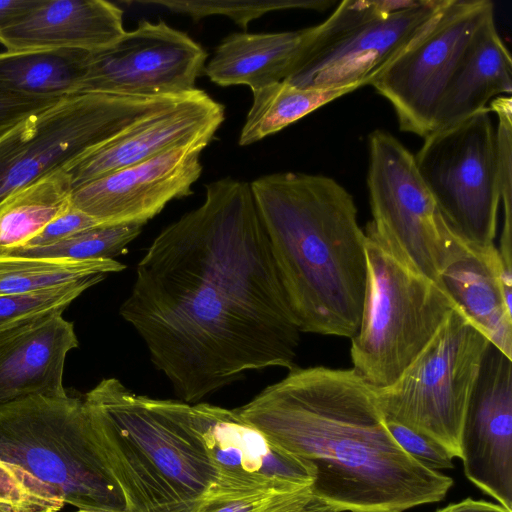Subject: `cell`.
I'll list each match as a JSON object with an SVG mask.
<instances>
[{"instance_id": "cell-7", "label": "cell", "mask_w": 512, "mask_h": 512, "mask_svg": "<svg viewBox=\"0 0 512 512\" xmlns=\"http://www.w3.org/2000/svg\"><path fill=\"white\" fill-rule=\"evenodd\" d=\"M184 96L76 93L31 115L0 136V204L23 187L68 171L140 119Z\"/></svg>"}, {"instance_id": "cell-32", "label": "cell", "mask_w": 512, "mask_h": 512, "mask_svg": "<svg viewBox=\"0 0 512 512\" xmlns=\"http://www.w3.org/2000/svg\"><path fill=\"white\" fill-rule=\"evenodd\" d=\"M385 422L398 445L425 468L439 471L454 467L453 455L441 444L398 422L387 419Z\"/></svg>"}, {"instance_id": "cell-25", "label": "cell", "mask_w": 512, "mask_h": 512, "mask_svg": "<svg viewBox=\"0 0 512 512\" xmlns=\"http://www.w3.org/2000/svg\"><path fill=\"white\" fill-rule=\"evenodd\" d=\"M356 89L299 88L281 81L252 90V105L238 143L240 146L253 144Z\"/></svg>"}, {"instance_id": "cell-34", "label": "cell", "mask_w": 512, "mask_h": 512, "mask_svg": "<svg viewBox=\"0 0 512 512\" xmlns=\"http://www.w3.org/2000/svg\"><path fill=\"white\" fill-rule=\"evenodd\" d=\"M99 225L103 224L71 205L67 211L50 222L37 236L22 248L49 246L83 230Z\"/></svg>"}, {"instance_id": "cell-22", "label": "cell", "mask_w": 512, "mask_h": 512, "mask_svg": "<svg viewBox=\"0 0 512 512\" xmlns=\"http://www.w3.org/2000/svg\"><path fill=\"white\" fill-rule=\"evenodd\" d=\"M315 32L316 25L296 31L233 33L217 46L204 72L217 85H246L251 91L281 82L293 72Z\"/></svg>"}, {"instance_id": "cell-28", "label": "cell", "mask_w": 512, "mask_h": 512, "mask_svg": "<svg viewBox=\"0 0 512 512\" xmlns=\"http://www.w3.org/2000/svg\"><path fill=\"white\" fill-rule=\"evenodd\" d=\"M105 278L96 276L44 290L0 296V336L45 317L63 314L84 291Z\"/></svg>"}, {"instance_id": "cell-23", "label": "cell", "mask_w": 512, "mask_h": 512, "mask_svg": "<svg viewBox=\"0 0 512 512\" xmlns=\"http://www.w3.org/2000/svg\"><path fill=\"white\" fill-rule=\"evenodd\" d=\"M91 52L41 50L0 52V89L39 97L76 94Z\"/></svg>"}, {"instance_id": "cell-9", "label": "cell", "mask_w": 512, "mask_h": 512, "mask_svg": "<svg viewBox=\"0 0 512 512\" xmlns=\"http://www.w3.org/2000/svg\"><path fill=\"white\" fill-rule=\"evenodd\" d=\"M445 0H344L284 82L299 88L368 85L440 10Z\"/></svg>"}, {"instance_id": "cell-21", "label": "cell", "mask_w": 512, "mask_h": 512, "mask_svg": "<svg viewBox=\"0 0 512 512\" xmlns=\"http://www.w3.org/2000/svg\"><path fill=\"white\" fill-rule=\"evenodd\" d=\"M512 92V59L500 37L494 15L479 28L440 98L433 130L453 125Z\"/></svg>"}, {"instance_id": "cell-24", "label": "cell", "mask_w": 512, "mask_h": 512, "mask_svg": "<svg viewBox=\"0 0 512 512\" xmlns=\"http://www.w3.org/2000/svg\"><path fill=\"white\" fill-rule=\"evenodd\" d=\"M67 171L46 176L10 195L0 204V255L24 247L50 222L71 207Z\"/></svg>"}, {"instance_id": "cell-15", "label": "cell", "mask_w": 512, "mask_h": 512, "mask_svg": "<svg viewBox=\"0 0 512 512\" xmlns=\"http://www.w3.org/2000/svg\"><path fill=\"white\" fill-rule=\"evenodd\" d=\"M465 476L512 512V359L490 345L459 439Z\"/></svg>"}, {"instance_id": "cell-19", "label": "cell", "mask_w": 512, "mask_h": 512, "mask_svg": "<svg viewBox=\"0 0 512 512\" xmlns=\"http://www.w3.org/2000/svg\"><path fill=\"white\" fill-rule=\"evenodd\" d=\"M126 30L123 10L105 0H43L16 23L0 30L9 51H98Z\"/></svg>"}, {"instance_id": "cell-27", "label": "cell", "mask_w": 512, "mask_h": 512, "mask_svg": "<svg viewBox=\"0 0 512 512\" xmlns=\"http://www.w3.org/2000/svg\"><path fill=\"white\" fill-rule=\"evenodd\" d=\"M142 224L99 225L49 246L19 248L0 256H22L69 260H105L123 253L142 231Z\"/></svg>"}, {"instance_id": "cell-38", "label": "cell", "mask_w": 512, "mask_h": 512, "mask_svg": "<svg viewBox=\"0 0 512 512\" xmlns=\"http://www.w3.org/2000/svg\"><path fill=\"white\" fill-rule=\"evenodd\" d=\"M436 512H511L500 504L485 500L466 498L460 502L452 503Z\"/></svg>"}, {"instance_id": "cell-5", "label": "cell", "mask_w": 512, "mask_h": 512, "mask_svg": "<svg viewBox=\"0 0 512 512\" xmlns=\"http://www.w3.org/2000/svg\"><path fill=\"white\" fill-rule=\"evenodd\" d=\"M0 459L58 488L79 510L125 512L84 398L32 395L1 404Z\"/></svg>"}, {"instance_id": "cell-14", "label": "cell", "mask_w": 512, "mask_h": 512, "mask_svg": "<svg viewBox=\"0 0 512 512\" xmlns=\"http://www.w3.org/2000/svg\"><path fill=\"white\" fill-rule=\"evenodd\" d=\"M193 425L216 473L213 491L275 494L310 487L315 470L274 444L235 409L191 404Z\"/></svg>"}, {"instance_id": "cell-8", "label": "cell", "mask_w": 512, "mask_h": 512, "mask_svg": "<svg viewBox=\"0 0 512 512\" xmlns=\"http://www.w3.org/2000/svg\"><path fill=\"white\" fill-rule=\"evenodd\" d=\"M490 342L455 308L391 385L374 388L387 420L398 422L460 457V432Z\"/></svg>"}, {"instance_id": "cell-17", "label": "cell", "mask_w": 512, "mask_h": 512, "mask_svg": "<svg viewBox=\"0 0 512 512\" xmlns=\"http://www.w3.org/2000/svg\"><path fill=\"white\" fill-rule=\"evenodd\" d=\"M225 118L224 106L196 89L140 119L67 171L73 190L171 149L207 146Z\"/></svg>"}, {"instance_id": "cell-33", "label": "cell", "mask_w": 512, "mask_h": 512, "mask_svg": "<svg viewBox=\"0 0 512 512\" xmlns=\"http://www.w3.org/2000/svg\"><path fill=\"white\" fill-rule=\"evenodd\" d=\"M63 97H39L0 89V136Z\"/></svg>"}, {"instance_id": "cell-30", "label": "cell", "mask_w": 512, "mask_h": 512, "mask_svg": "<svg viewBox=\"0 0 512 512\" xmlns=\"http://www.w3.org/2000/svg\"><path fill=\"white\" fill-rule=\"evenodd\" d=\"M141 4H154L167 9L188 14L194 20L211 14H220L231 18L240 27L246 29L248 23L264 13L281 9H311L323 11L335 2L331 0H268V1H136Z\"/></svg>"}, {"instance_id": "cell-3", "label": "cell", "mask_w": 512, "mask_h": 512, "mask_svg": "<svg viewBox=\"0 0 512 512\" xmlns=\"http://www.w3.org/2000/svg\"><path fill=\"white\" fill-rule=\"evenodd\" d=\"M301 332L352 338L366 288V234L353 196L335 179L280 172L251 184Z\"/></svg>"}, {"instance_id": "cell-16", "label": "cell", "mask_w": 512, "mask_h": 512, "mask_svg": "<svg viewBox=\"0 0 512 512\" xmlns=\"http://www.w3.org/2000/svg\"><path fill=\"white\" fill-rule=\"evenodd\" d=\"M200 144L180 146L72 191L71 205L103 225L142 224L188 196L202 172Z\"/></svg>"}, {"instance_id": "cell-36", "label": "cell", "mask_w": 512, "mask_h": 512, "mask_svg": "<svg viewBox=\"0 0 512 512\" xmlns=\"http://www.w3.org/2000/svg\"><path fill=\"white\" fill-rule=\"evenodd\" d=\"M272 494H239L210 490L196 512H256Z\"/></svg>"}, {"instance_id": "cell-13", "label": "cell", "mask_w": 512, "mask_h": 512, "mask_svg": "<svg viewBox=\"0 0 512 512\" xmlns=\"http://www.w3.org/2000/svg\"><path fill=\"white\" fill-rule=\"evenodd\" d=\"M207 52L164 21L142 20L112 45L91 52L77 93L180 97L196 90Z\"/></svg>"}, {"instance_id": "cell-26", "label": "cell", "mask_w": 512, "mask_h": 512, "mask_svg": "<svg viewBox=\"0 0 512 512\" xmlns=\"http://www.w3.org/2000/svg\"><path fill=\"white\" fill-rule=\"evenodd\" d=\"M125 267L114 259L77 261L0 256V296L44 290L96 276L106 277Z\"/></svg>"}, {"instance_id": "cell-1", "label": "cell", "mask_w": 512, "mask_h": 512, "mask_svg": "<svg viewBox=\"0 0 512 512\" xmlns=\"http://www.w3.org/2000/svg\"><path fill=\"white\" fill-rule=\"evenodd\" d=\"M205 188L199 207L154 238L119 310L190 404L246 372L294 368L301 333L250 184Z\"/></svg>"}, {"instance_id": "cell-37", "label": "cell", "mask_w": 512, "mask_h": 512, "mask_svg": "<svg viewBox=\"0 0 512 512\" xmlns=\"http://www.w3.org/2000/svg\"><path fill=\"white\" fill-rule=\"evenodd\" d=\"M42 2L43 0H0V30L19 21Z\"/></svg>"}, {"instance_id": "cell-29", "label": "cell", "mask_w": 512, "mask_h": 512, "mask_svg": "<svg viewBox=\"0 0 512 512\" xmlns=\"http://www.w3.org/2000/svg\"><path fill=\"white\" fill-rule=\"evenodd\" d=\"M62 492L19 464L0 459V512H57Z\"/></svg>"}, {"instance_id": "cell-2", "label": "cell", "mask_w": 512, "mask_h": 512, "mask_svg": "<svg viewBox=\"0 0 512 512\" xmlns=\"http://www.w3.org/2000/svg\"><path fill=\"white\" fill-rule=\"evenodd\" d=\"M235 411L311 465L313 493L337 512H403L442 501L453 485L398 445L352 368L295 366Z\"/></svg>"}, {"instance_id": "cell-10", "label": "cell", "mask_w": 512, "mask_h": 512, "mask_svg": "<svg viewBox=\"0 0 512 512\" xmlns=\"http://www.w3.org/2000/svg\"><path fill=\"white\" fill-rule=\"evenodd\" d=\"M413 158L450 230L471 247L493 246L501 194L497 130L490 109L430 132Z\"/></svg>"}, {"instance_id": "cell-6", "label": "cell", "mask_w": 512, "mask_h": 512, "mask_svg": "<svg viewBox=\"0 0 512 512\" xmlns=\"http://www.w3.org/2000/svg\"><path fill=\"white\" fill-rule=\"evenodd\" d=\"M366 288L351 341L353 370L374 388L393 384L457 308L436 282L400 261L367 225Z\"/></svg>"}, {"instance_id": "cell-12", "label": "cell", "mask_w": 512, "mask_h": 512, "mask_svg": "<svg viewBox=\"0 0 512 512\" xmlns=\"http://www.w3.org/2000/svg\"><path fill=\"white\" fill-rule=\"evenodd\" d=\"M489 0H445L440 10L369 85L392 105L401 131L427 136L443 91L482 24Z\"/></svg>"}, {"instance_id": "cell-18", "label": "cell", "mask_w": 512, "mask_h": 512, "mask_svg": "<svg viewBox=\"0 0 512 512\" xmlns=\"http://www.w3.org/2000/svg\"><path fill=\"white\" fill-rule=\"evenodd\" d=\"M79 341L55 314L0 336V405L32 395L65 396L64 368Z\"/></svg>"}, {"instance_id": "cell-4", "label": "cell", "mask_w": 512, "mask_h": 512, "mask_svg": "<svg viewBox=\"0 0 512 512\" xmlns=\"http://www.w3.org/2000/svg\"><path fill=\"white\" fill-rule=\"evenodd\" d=\"M125 512H196L216 473L191 416V404L134 393L102 379L83 397Z\"/></svg>"}, {"instance_id": "cell-39", "label": "cell", "mask_w": 512, "mask_h": 512, "mask_svg": "<svg viewBox=\"0 0 512 512\" xmlns=\"http://www.w3.org/2000/svg\"><path fill=\"white\" fill-rule=\"evenodd\" d=\"M76 512H100V511H87V510H78Z\"/></svg>"}, {"instance_id": "cell-20", "label": "cell", "mask_w": 512, "mask_h": 512, "mask_svg": "<svg viewBox=\"0 0 512 512\" xmlns=\"http://www.w3.org/2000/svg\"><path fill=\"white\" fill-rule=\"evenodd\" d=\"M442 288L491 345L512 359V274L498 248L471 247L440 276Z\"/></svg>"}, {"instance_id": "cell-11", "label": "cell", "mask_w": 512, "mask_h": 512, "mask_svg": "<svg viewBox=\"0 0 512 512\" xmlns=\"http://www.w3.org/2000/svg\"><path fill=\"white\" fill-rule=\"evenodd\" d=\"M367 187L373 217L367 225L395 257L441 286L443 270L471 246L445 223L413 154L383 129L368 137Z\"/></svg>"}, {"instance_id": "cell-35", "label": "cell", "mask_w": 512, "mask_h": 512, "mask_svg": "<svg viewBox=\"0 0 512 512\" xmlns=\"http://www.w3.org/2000/svg\"><path fill=\"white\" fill-rule=\"evenodd\" d=\"M256 512H337L310 487L270 495Z\"/></svg>"}, {"instance_id": "cell-31", "label": "cell", "mask_w": 512, "mask_h": 512, "mask_svg": "<svg viewBox=\"0 0 512 512\" xmlns=\"http://www.w3.org/2000/svg\"><path fill=\"white\" fill-rule=\"evenodd\" d=\"M490 111L497 115V139L500 163V194L504 221L498 249L501 259L512 261V98L498 96L492 99Z\"/></svg>"}]
</instances>
